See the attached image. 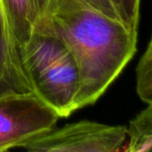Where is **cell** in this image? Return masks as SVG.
<instances>
[{"mask_svg": "<svg viewBox=\"0 0 152 152\" xmlns=\"http://www.w3.org/2000/svg\"><path fill=\"white\" fill-rule=\"evenodd\" d=\"M33 31L55 37L73 55L80 79L77 110L94 104L137 51L138 28L83 0H47L33 22Z\"/></svg>", "mask_w": 152, "mask_h": 152, "instance_id": "1", "label": "cell"}, {"mask_svg": "<svg viewBox=\"0 0 152 152\" xmlns=\"http://www.w3.org/2000/svg\"><path fill=\"white\" fill-rule=\"evenodd\" d=\"M22 69L33 92L59 118L76 111L80 79L70 51L55 37L33 31L19 47Z\"/></svg>", "mask_w": 152, "mask_h": 152, "instance_id": "2", "label": "cell"}, {"mask_svg": "<svg viewBox=\"0 0 152 152\" xmlns=\"http://www.w3.org/2000/svg\"><path fill=\"white\" fill-rule=\"evenodd\" d=\"M59 118L34 92L0 95V152L50 132Z\"/></svg>", "mask_w": 152, "mask_h": 152, "instance_id": "3", "label": "cell"}, {"mask_svg": "<svg viewBox=\"0 0 152 152\" xmlns=\"http://www.w3.org/2000/svg\"><path fill=\"white\" fill-rule=\"evenodd\" d=\"M126 140V126L82 120L55 127L20 148L33 152H116L123 150Z\"/></svg>", "mask_w": 152, "mask_h": 152, "instance_id": "4", "label": "cell"}, {"mask_svg": "<svg viewBox=\"0 0 152 152\" xmlns=\"http://www.w3.org/2000/svg\"><path fill=\"white\" fill-rule=\"evenodd\" d=\"M31 92L21 66L10 15L4 1L0 0V95Z\"/></svg>", "mask_w": 152, "mask_h": 152, "instance_id": "5", "label": "cell"}, {"mask_svg": "<svg viewBox=\"0 0 152 152\" xmlns=\"http://www.w3.org/2000/svg\"><path fill=\"white\" fill-rule=\"evenodd\" d=\"M126 152H149L152 147V104H149L126 127Z\"/></svg>", "mask_w": 152, "mask_h": 152, "instance_id": "6", "label": "cell"}, {"mask_svg": "<svg viewBox=\"0 0 152 152\" xmlns=\"http://www.w3.org/2000/svg\"><path fill=\"white\" fill-rule=\"evenodd\" d=\"M11 18L18 47L30 37L33 28V17L30 0H4Z\"/></svg>", "mask_w": 152, "mask_h": 152, "instance_id": "7", "label": "cell"}, {"mask_svg": "<svg viewBox=\"0 0 152 152\" xmlns=\"http://www.w3.org/2000/svg\"><path fill=\"white\" fill-rule=\"evenodd\" d=\"M136 92L139 98L147 105L152 104V40L150 39L147 48L136 68Z\"/></svg>", "mask_w": 152, "mask_h": 152, "instance_id": "8", "label": "cell"}, {"mask_svg": "<svg viewBox=\"0 0 152 152\" xmlns=\"http://www.w3.org/2000/svg\"><path fill=\"white\" fill-rule=\"evenodd\" d=\"M119 4L125 21L132 27L138 28L141 0H119Z\"/></svg>", "mask_w": 152, "mask_h": 152, "instance_id": "9", "label": "cell"}, {"mask_svg": "<svg viewBox=\"0 0 152 152\" xmlns=\"http://www.w3.org/2000/svg\"><path fill=\"white\" fill-rule=\"evenodd\" d=\"M92 7L99 10L104 14L125 22L123 16L112 0H83ZM126 23V22H125Z\"/></svg>", "mask_w": 152, "mask_h": 152, "instance_id": "10", "label": "cell"}, {"mask_svg": "<svg viewBox=\"0 0 152 152\" xmlns=\"http://www.w3.org/2000/svg\"><path fill=\"white\" fill-rule=\"evenodd\" d=\"M46 2H47V0H30V5H31V11H32L33 22H34L35 19L37 17V15L44 9Z\"/></svg>", "mask_w": 152, "mask_h": 152, "instance_id": "11", "label": "cell"}, {"mask_svg": "<svg viewBox=\"0 0 152 152\" xmlns=\"http://www.w3.org/2000/svg\"><path fill=\"white\" fill-rule=\"evenodd\" d=\"M113 2H114V4H116V6L118 7V9L119 10V12H121V14H122V16H123V19H124V20H125V18H124V15H123V12H122V10H121V7H120V4H119V0H112ZM126 22V21H125ZM127 24V23H126Z\"/></svg>", "mask_w": 152, "mask_h": 152, "instance_id": "12", "label": "cell"}]
</instances>
